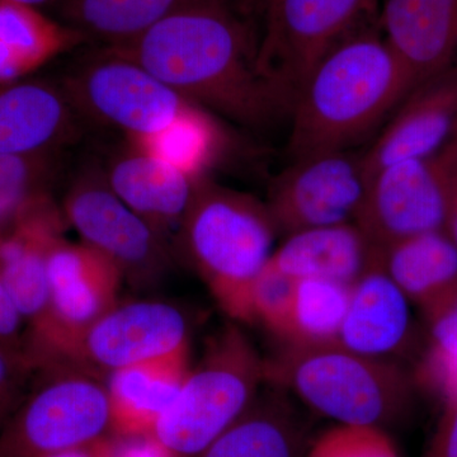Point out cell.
<instances>
[{"mask_svg": "<svg viewBox=\"0 0 457 457\" xmlns=\"http://www.w3.org/2000/svg\"><path fill=\"white\" fill-rule=\"evenodd\" d=\"M257 46L225 2L165 18L139 38L106 47L128 57L204 110L246 126L281 113L257 69Z\"/></svg>", "mask_w": 457, "mask_h": 457, "instance_id": "cell-1", "label": "cell"}, {"mask_svg": "<svg viewBox=\"0 0 457 457\" xmlns=\"http://www.w3.org/2000/svg\"><path fill=\"white\" fill-rule=\"evenodd\" d=\"M416 86L384 36L360 26L319 60L300 90L290 112L288 154L297 161L347 150Z\"/></svg>", "mask_w": 457, "mask_h": 457, "instance_id": "cell-2", "label": "cell"}, {"mask_svg": "<svg viewBox=\"0 0 457 457\" xmlns=\"http://www.w3.org/2000/svg\"><path fill=\"white\" fill-rule=\"evenodd\" d=\"M177 231L180 251L222 311L253 323L252 287L278 236L267 204L203 176Z\"/></svg>", "mask_w": 457, "mask_h": 457, "instance_id": "cell-3", "label": "cell"}, {"mask_svg": "<svg viewBox=\"0 0 457 457\" xmlns=\"http://www.w3.org/2000/svg\"><path fill=\"white\" fill-rule=\"evenodd\" d=\"M266 383L341 425L386 427L407 414L413 381L395 362L338 343L285 347L266 360Z\"/></svg>", "mask_w": 457, "mask_h": 457, "instance_id": "cell-4", "label": "cell"}, {"mask_svg": "<svg viewBox=\"0 0 457 457\" xmlns=\"http://www.w3.org/2000/svg\"><path fill=\"white\" fill-rule=\"evenodd\" d=\"M266 360L237 327L225 328L188 372L153 435L176 457H198L251 407Z\"/></svg>", "mask_w": 457, "mask_h": 457, "instance_id": "cell-5", "label": "cell"}, {"mask_svg": "<svg viewBox=\"0 0 457 457\" xmlns=\"http://www.w3.org/2000/svg\"><path fill=\"white\" fill-rule=\"evenodd\" d=\"M60 86L77 113L144 144L209 119L143 66L112 50L84 57Z\"/></svg>", "mask_w": 457, "mask_h": 457, "instance_id": "cell-6", "label": "cell"}, {"mask_svg": "<svg viewBox=\"0 0 457 457\" xmlns=\"http://www.w3.org/2000/svg\"><path fill=\"white\" fill-rule=\"evenodd\" d=\"M40 378L0 431V457H47L111 431L106 383L69 363L42 366Z\"/></svg>", "mask_w": 457, "mask_h": 457, "instance_id": "cell-7", "label": "cell"}, {"mask_svg": "<svg viewBox=\"0 0 457 457\" xmlns=\"http://www.w3.org/2000/svg\"><path fill=\"white\" fill-rule=\"evenodd\" d=\"M376 0H266L257 69L281 112H291L328 51L362 26Z\"/></svg>", "mask_w": 457, "mask_h": 457, "instance_id": "cell-8", "label": "cell"}, {"mask_svg": "<svg viewBox=\"0 0 457 457\" xmlns=\"http://www.w3.org/2000/svg\"><path fill=\"white\" fill-rule=\"evenodd\" d=\"M49 303L31 327L27 351L37 368L57 362L90 326L117 305L119 269L84 243L57 240L47 257Z\"/></svg>", "mask_w": 457, "mask_h": 457, "instance_id": "cell-9", "label": "cell"}, {"mask_svg": "<svg viewBox=\"0 0 457 457\" xmlns=\"http://www.w3.org/2000/svg\"><path fill=\"white\" fill-rule=\"evenodd\" d=\"M62 210L84 245L112 262L129 284L146 287L170 272V240L116 196L102 170L80 174Z\"/></svg>", "mask_w": 457, "mask_h": 457, "instance_id": "cell-10", "label": "cell"}, {"mask_svg": "<svg viewBox=\"0 0 457 457\" xmlns=\"http://www.w3.org/2000/svg\"><path fill=\"white\" fill-rule=\"evenodd\" d=\"M456 176L457 149L450 145L427 158L387 165L370 179L357 225L378 248L445 230Z\"/></svg>", "mask_w": 457, "mask_h": 457, "instance_id": "cell-11", "label": "cell"}, {"mask_svg": "<svg viewBox=\"0 0 457 457\" xmlns=\"http://www.w3.org/2000/svg\"><path fill=\"white\" fill-rule=\"evenodd\" d=\"M368 188L363 154L323 153L294 161L273 182L266 204L276 230L286 237L357 224Z\"/></svg>", "mask_w": 457, "mask_h": 457, "instance_id": "cell-12", "label": "cell"}, {"mask_svg": "<svg viewBox=\"0 0 457 457\" xmlns=\"http://www.w3.org/2000/svg\"><path fill=\"white\" fill-rule=\"evenodd\" d=\"M188 352V324L176 306L154 300L117 303L54 363L99 376Z\"/></svg>", "mask_w": 457, "mask_h": 457, "instance_id": "cell-13", "label": "cell"}, {"mask_svg": "<svg viewBox=\"0 0 457 457\" xmlns=\"http://www.w3.org/2000/svg\"><path fill=\"white\" fill-rule=\"evenodd\" d=\"M399 106L363 154L369 182L387 165L427 158L449 143L457 130V64L417 84Z\"/></svg>", "mask_w": 457, "mask_h": 457, "instance_id": "cell-14", "label": "cell"}, {"mask_svg": "<svg viewBox=\"0 0 457 457\" xmlns=\"http://www.w3.org/2000/svg\"><path fill=\"white\" fill-rule=\"evenodd\" d=\"M102 171L116 196L168 240L204 176L134 143L116 153Z\"/></svg>", "mask_w": 457, "mask_h": 457, "instance_id": "cell-15", "label": "cell"}, {"mask_svg": "<svg viewBox=\"0 0 457 457\" xmlns=\"http://www.w3.org/2000/svg\"><path fill=\"white\" fill-rule=\"evenodd\" d=\"M68 222L53 197L41 198L0 231V278L23 320L35 326L49 303L47 257Z\"/></svg>", "mask_w": 457, "mask_h": 457, "instance_id": "cell-16", "label": "cell"}, {"mask_svg": "<svg viewBox=\"0 0 457 457\" xmlns=\"http://www.w3.org/2000/svg\"><path fill=\"white\" fill-rule=\"evenodd\" d=\"M413 337L408 297L385 272L376 246L369 269L351 286L337 343L363 356L392 361L411 348Z\"/></svg>", "mask_w": 457, "mask_h": 457, "instance_id": "cell-17", "label": "cell"}, {"mask_svg": "<svg viewBox=\"0 0 457 457\" xmlns=\"http://www.w3.org/2000/svg\"><path fill=\"white\" fill-rule=\"evenodd\" d=\"M64 89L38 79L0 83V154H55L77 134Z\"/></svg>", "mask_w": 457, "mask_h": 457, "instance_id": "cell-18", "label": "cell"}, {"mask_svg": "<svg viewBox=\"0 0 457 457\" xmlns=\"http://www.w3.org/2000/svg\"><path fill=\"white\" fill-rule=\"evenodd\" d=\"M380 27L417 84L457 64V0H383Z\"/></svg>", "mask_w": 457, "mask_h": 457, "instance_id": "cell-19", "label": "cell"}, {"mask_svg": "<svg viewBox=\"0 0 457 457\" xmlns=\"http://www.w3.org/2000/svg\"><path fill=\"white\" fill-rule=\"evenodd\" d=\"M376 246L357 224L299 231L273 252L270 263L291 278L354 284L369 269Z\"/></svg>", "mask_w": 457, "mask_h": 457, "instance_id": "cell-20", "label": "cell"}, {"mask_svg": "<svg viewBox=\"0 0 457 457\" xmlns=\"http://www.w3.org/2000/svg\"><path fill=\"white\" fill-rule=\"evenodd\" d=\"M187 354L140 363L107 375L111 432L141 436L154 431L159 418L187 378Z\"/></svg>", "mask_w": 457, "mask_h": 457, "instance_id": "cell-21", "label": "cell"}, {"mask_svg": "<svg viewBox=\"0 0 457 457\" xmlns=\"http://www.w3.org/2000/svg\"><path fill=\"white\" fill-rule=\"evenodd\" d=\"M270 386L198 457H305V423L284 390Z\"/></svg>", "mask_w": 457, "mask_h": 457, "instance_id": "cell-22", "label": "cell"}, {"mask_svg": "<svg viewBox=\"0 0 457 457\" xmlns=\"http://www.w3.org/2000/svg\"><path fill=\"white\" fill-rule=\"evenodd\" d=\"M378 253L385 272L423 312L457 286V246L445 230L404 237Z\"/></svg>", "mask_w": 457, "mask_h": 457, "instance_id": "cell-23", "label": "cell"}, {"mask_svg": "<svg viewBox=\"0 0 457 457\" xmlns=\"http://www.w3.org/2000/svg\"><path fill=\"white\" fill-rule=\"evenodd\" d=\"M225 0H59L62 25L104 47L122 46L185 9Z\"/></svg>", "mask_w": 457, "mask_h": 457, "instance_id": "cell-24", "label": "cell"}, {"mask_svg": "<svg viewBox=\"0 0 457 457\" xmlns=\"http://www.w3.org/2000/svg\"><path fill=\"white\" fill-rule=\"evenodd\" d=\"M84 37L40 9L0 0V83L25 79Z\"/></svg>", "mask_w": 457, "mask_h": 457, "instance_id": "cell-25", "label": "cell"}, {"mask_svg": "<svg viewBox=\"0 0 457 457\" xmlns=\"http://www.w3.org/2000/svg\"><path fill=\"white\" fill-rule=\"evenodd\" d=\"M350 294V286L327 279H297L287 323L279 338L291 345L337 343Z\"/></svg>", "mask_w": 457, "mask_h": 457, "instance_id": "cell-26", "label": "cell"}, {"mask_svg": "<svg viewBox=\"0 0 457 457\" xmlns=\"http://www.w3.org/2000/svg\"><path fill=\"white\" fill-rule=\"evenodd\" d=\"M57 173L55 154H0V231L41 198L50 196Z\"/></svg>", "mask_w": 457, "mask_h": 457, "instance_id": "cell-27", "label": "cell"}, {"mask_svg": "<svg viewBox=\"0 0 457 457\" xmlns=\"http://www.w3.org/2000/svg\"><path fill=\"white\" fill-rule=\"evenodd\" d=\"M305 457H400L386 429L338 425L327 429L308 447Z\"/></svg>", "mask_w": 457, "mask_h": 457, "instance_id": "cell-28", "label": "cell"}, {"mask_svg": "<svg viewBox=\"0 0 457 457\" xmlns=\"http://www.w3.org/2000/svg\"><path fill=\"white\" fill-rule=\"evenodd\" d=\"M296 281L269 261L252 287V321H261L273 335L281 336L290 314Z\"/></svg>", "mask_w": 457, "mask_h": 457, "instance_id": "cell-29", "label": "cell"}, {"mask_svg": "<svg viewBox=\"0 0 457 457\" xmlns=\"http://www.w3.org/2000/svg\"><path fill=\"white\" fill-rule=\"evenodd\" d=\"M38 368L23 343L0 342V428L26 398Z\"/></svg>", "mask_w": 457, "mask_h": 457, "instance_id": "cell-30", "label": "cell"}, {"mask_svg": "<svg viewBox=\"0 0 457 457\" xmlns=\"http://www.w3.org/2000/svg\"><path fill=\"white\" fill-rule=\"evenodd\" d=\"M423 457H457V392L445 400L444 413Z\"/></svg>", "mask_w": 457, "mask_h": 457, "instance_id": "cell-31", "label": "cell"}, {"mask_svg": "<svg viewBox=\"0 0 457 457\" xmlns=\"http://www.w3.org/2000/svg\"><path fill=\"white\" fill-rule=\"evenodd\" d=\"M116 457H176L165 449L153 433L141 436H117Z\"/></svg>", "mask_w": 457, "mask_h": 457, "instance_id": "cell-32", "label": "cell"}, {"mask_svg": "<svg viewBox=\"0 0 457 457\" xmlns=\"http://www.w3.org/2000/svg\"><path fill=\"white\" fill-rule=\"evenodd\" d=\"M23 321L25 320L22 315L18 312L16 303L0 278V342L16 343V345L23 343L21 338Z\"/></svg>", "mask_w": 457, "mask_h": 457, "instance_id": "cell-33", "label": "cell"}, {"mask_svg": "<svg viewBox=\"0 0 457 457\" xmlns=\"http://www.w3.org/2000/svg\"><path fill=\"white\" fill-rule=\"evenodd\" d=\"M47 457H116V441L114 436H104L98 440L54 453Z\"/></svg>", "mask_w": 457, "mask_h": 457, "instance_id": "cell-34", "label": "cell"}, {"mask_svg": "<svg viewBox=\"0 0 457 457\" xmlns=\"http://www.w3.org/2000/svg\"><path fill=\"white\" fill-rule=\"evenodd\" d=\"M445 231H446L447 236L453 239V242L457 246V176L453 179V187H451L449 210H447Z\"/></svg>", "mask_w": 457, "mask_h": 457, "instance_id": "cell-35", "label": "cell"}, {"mask_svg": "<svg viewBox=\"0 0 457 457\" xmlns=\"http://www.w3.org/2000/svg\"><path fill=\"white\" fill-rule=\"evenodd\" d=\"M5 2L20 3V4L29 5V7L38 8L46 4H56L59 0H5Z\"/></svg>", "mask_w": 457, "mask_h": 457, "instance_id": "cell-36", "label": "cell"}]
</instances>
